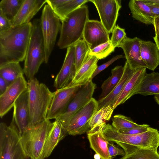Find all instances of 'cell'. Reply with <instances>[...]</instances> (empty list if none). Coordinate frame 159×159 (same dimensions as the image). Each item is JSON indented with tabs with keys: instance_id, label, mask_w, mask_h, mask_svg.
<instances>
[{
	"instance_id": "6da1fadb",
	"label": "cell",
	"mask_w": 159,
	"mask_h": 159,
	"mask_svg": "<svg viewBox=\"0 0 159 159\" xmlns=\"http://www.w3.org/2000/svg\"><path fill=\"white\" fill-rule=\"evenodd\" d=\"M32 26L30 22L0 33V66L25 60Z\"/></svg>"
},
{
	"instance_id": "7a4b0ae2",
	"label": "cell",
	"mask_w": 159,
	"mask_h": 159,
	"mask_svg": "<svg viewBox=\"0 0 159 159\" xmlns=\"http://www.w3.org/2000/svg\"><path fill=\"white\" fill-rule=\"evenodd\" d=\"M103 134L107 140L116 143L129 154L141 149L157 151L159 147V132L157 129L150 127L144 132L134 135L121 133L108 124L103 129Z\"/></svg>"
},
{
	"instance_id": "3957f363",
	"label": "cell",
	"mask_w": 159,
	"mask_h": 159,
	"mask_svg": "<svg viewBox=\"0 0 159 159\" xmlns=\"http://www.w3.org/2000/svg\"><path fill=\"white\" fill-rule=\"evenodd\" d=\"M29 128L47 118L54 93L36 78L28 80Z\"/></svg>"
},
{
	"instance_id": "277c9868",
	"label": "cell",
	"mask_w": 159,
	"mask_h": 159,
	"mask_svg": "<svg viewBox=\"0 0 159 159\" xmlns=\"http://www.w3.org/2000/svg\"><path fill=\"white\" fill-rule=\"evenodd\" d=\"M88 7L83 5L68 15L61 22L57 45L60 49L74 45L83 38L86 23L89 20Z\"/></svg>"
},
{
	"instance_id": "5b68a950",
	"label": "cell",
	"mask_w": 159,
	"mask_h": 159,
	"mask_svg": "<svg viewBox=\"0 0 159 159\" xmlns=\"http://www.w3.org/2000/svg\"><path fill=\"white\" fill-rule=\"evenodd\" d=\"M32 23V29L23 68L28 80L34 78L40 65L45 60V47L40 19H34Z\"/></svg>"
},
{
	"instance_id": "8992f818",
	"label": "cell",
	"mask_w": 159,
	"mask_h": 159,
	"mask_svg": "<svg viewBox=\"0 0 159 159\" xmlns=\"http://www.w3.org/2000/svg\"><path fill=\"white\" fill-rule=\"evenodd\" d=\"M52 124L46 118L20 134V143L26 156L33 159H42L45 141Z\"/></svg>"
},
{
	"instance_id": "52a82bcc",
	"label": "cell",
	"mask_w": 159,
	"mask_h": 159,
	"mask_svg": "<svg viewBox=\"0 0 159 159\" xmlns=\"http://www.w3.org/2000/svg\"><path fill=\"white\" fill-rule=\"evenodd\" d=\"M20 134L12 117L9 125L0 123V159H23L26 156L21 145Z\"/></svg>"
},
{
	"instance_id": "ba28073f",
	"label": "cell",
	"mask_w": 159,
	"mask_h": 159,
	"mask_svg": "<svg viewBox=\"0 0 159 159\" xmlns=\"http://www.w3.org/2000/svg\"><path fill=\"white\" fill-rule=\"evenodd\" d=\"M40 21L45 47L44 63L47 64L54 48L61 24L59 18L48 4L43 9Z\"/></svg>"
},
{
	"instance_id": "9c48e42d",
	"label": "cell",
	"mask_w": 159,
	"mask_h": 159,
	"mask_svg": "<svg viewBox=\"0 0 159 159\" xmlns=\"http://www.w3.org/2000/svg\"><path fill=\"white\" fill-rule=\"evenodd\" d=\"M96 84L90 79L79 89L65 112L58 119L65 129L73 116L93 98Z\"/></svg>"
},
{
	"instance_id": "30bf717a",
	"label": "cell",
	"mask_w": 159,
	"mask_h": 159,
	"mask_svg": "<svg viewBox=\"0 0 159 159\" xmlns=\"http://www.w3.org/2000/svg\"><path fill=\"white\" fill-rule=\"evenodd\" d=\"M98 102L93 98L72 117L65 128L68 134L75 136L84 134L90 128L92 117L98 108Z\"/></svg>"
},
{
	"instance_id": "8fae6325",
	"label": "cell",
	"mask_w": 159,
	"mask_h": 159,
	"mask_svg": "<svg viewBox=\"0 0 159 159\" xmlns=\"http://www.w3.org/2000/svg\"><path fill=\"white\" fill-rule=\"evenodd\" d=\"M82 86L70 84L65 87L57 89L54 92L47 119L49 120L56 119L63 114Z\"/></svg>"
},
{
	"instance_id": "7c38bea8",
	"label": "cell",
	"mask_w": 159,
	"mask_h": 159,
	"mask_svg": "<svg viewBox=\"0 0 159 159\" xmlns=\"http://www.w3.org/2000/svg\"><path fill=\"white\" fill-rule=\"evenodd\" d=\"M121 0H90L95 6L100 21L109 34L112 33L116 26L119 11L121 6Z\"/></svg>"
},
{
	"instance_id": "4fadbf2b",
	"label": "cell",
	"mask_w": 159,
	"mask_h": 159,
	"mask_svg": "<svg viewBox=\"0 0 159 159\" xmlns=\"http://www.w3.org/2000/svg\"><path fill=\"white\" fill-rule=\"evenodd\" d=\"M28 89V83L23 75L11 84L0 96V116L3 117L13 107L14 103L25 91Z\"/></svg>"
},
{
	"instance_id": "5bb4252c",
	"label": "cell",
	"mask_w": 159,
	"mask_h": 159,
	"mask_svg": "<svg viewBox=\"0 0 159 159\" xmlns=\"http://www.w3.org/2000/svg\"><path fill=\"white\" fill-rule=\"evenodd\" d=\"M83 39L90 50L110 41L109 34L101 22L94 20L86 22Z\"/></svg>"
},
{
	"instance_id": "9a60e30c",
	"label": "cell",
	"mask_w": 159,
	"mask_h": 159,
	"mask_svg": "<svg viewBox=\"0 0 159 159\" xmlns=\"http://www.w3.org/2000/svg\"><path fill=\"white\" fill-rule=\"evenodd\" d=\"M76 73L74 46L67 48L62 66L54 80V86L57 89L67 86L73 80Z\"/></svg>"
},
{
	"instance_id": "2e32d148",
	"label": "cell",
	"mask_w": 159,
	"mask_h": 159,
	"mask_svg": "<svg viewBox=\"0 0 159 159\" xmlns=\"http://www.w3.org/2000/svg\"><path fill=\"white\" fill-rule=\"evenodd\" d=\"M142 40L137 37H127L118 47L122 48L130 68L137 70L141 68H147L140 55V45Z\"/></svg>"
},
{
	"instance_id": "e0dca14e",
	"label": "cell",
	"mask_w": 159,
	"mask_h": 159,
	"mask_svg": "<svg viewBox=\"0 0 159 159\" xmlns=\"http://www.w3.org/2000/svg\"><path fill=\"white\" fill-rule=\"evenodd\" d=\"M13 117L20 134L29 128V109L28 89L24 92L15 102Z\"/></svg>"
},
{
	"instance_id": "ac0fdd59",
	"label": "cell",
	"mask_w": 159,
	"mask_h": 159,
	"mask_svg": "<svg viewBox=\"0 0 159 159\" xmlns=\"http://www.w3.org/2000/svg\"><path fill=\"white\" fill-rule=\"evenodd\" d=\"M106 123L97 125L87 131L90 146L100 159H112L109 154L107 144L109 141L104 137L103 129Z\"/></svg>"
},
{
	"instance_id": "d6986e66",
	"label": "cell",
	"mask_w": 159,
	"mask_h": 159,
	"mask_svg": "<svg viewBox=\"0 0 159 159\" xmlns=\"http://www.w3.org/2000/svg\"><path fill=\"white\" fill-rule=\"evenodd\" d=\"M46 3V0H24L16 15L11 21L13 27L30 22Z\"/></svg>"
},
{
	"instance_id": "ffe728a7",
	"label": "cell",
	"mask_w": 159,
	"mask_h": 159,
	"mask_svg": "<svg viewBox=\"0 0 159 159\" xmlns=\"http://www.w3.org/2000/svg\"><path fill=\"white\" fill-rule=\"evenodd\" d=\"M146 74L145 68H140L136 70L114 102L113 105L114 109L136 94L143 78Z\"/></svg>"
},
{
	"instance_id": "44dd1931",
	"label": "cell",
	"mask_w": 159,
	"mask_h": 159,
	"mask_svg": "<svg viewBox=\"0 0 159 159\" xmlns=\"http://www.w3.org/2000/svg\"><path fill=\"white\" fill-rule=\"evenodd\" d=\"M67 133L62 125L58 119L52 122L44 145L42 159L48 157L58 143L62 139Z\"/></svg>"
},
{
	"instance_id": "7402d4cb",
	"label": "cell",
	"mask_w": 159,
	"mask_h": 159,
	"mask_svg": "<svg viewBox=\"0 0 159 159\" xmlns=\"http://www.w3.org/2000/svg\"><path fill=\"white\" fill-rule=\"evenodd\" d=\"M89 2L88 0H46L61 21L69 14Z\"/></svg>"
},
{
	"instance_id": "603a6c76",
	"label": "cell",
	"mask_w": 159,
	"mask_h": 159,
	"mask_svg": "<svg viewBox=\"0 0 159 159\" xmlns=\"http://www.w3.org/2000/svg\"><path fill=\"white\" fill-rule=\"evenodd\" d=\"M140 55L147 68L153 71L159 65V51L153 42L142 40Z\"/></svg>"
},
{
	"instance_id": "cb8c5ba5",
	"label": "cell",
	"mask_w": 159,
	"mask_h": 159,
	"mask_svg": "<svg viewBox=\"0 0 159 159\" xmlns=\"http://www.w3.org/2000/svg\"><path fill=\"white\" fill-rule=\"evenodd\" d=\"M124 68L122 76L116 87L107 97L98 101V110L110 104L113 106L115 100L122 90L126 83L136 70L131 69L126 61Z\"/></svg>"
},
{
	"instance_id": "d4e9b609",
	"label": "cell",
	"mask_w": 159,
	"mask_h": 159,
	"mask_svg": "<svg viewBox=\"0 0 159 159\" xmlns=\"http://www.w3.org/2000/svg\"><path fill=\"white\" fill-rule=\"evenodd\" d=\"M135 19L146 25H153L154 18L149 6L142 0H131L128 4Z\"/></svg>"
},
{
	"instance_id": "484cf974",
	"label": "cell",
	"mask_w": 159,
	"mask_h": 159,
	"mask_svg": "<svg viewBox=\"0 0 159 159\" xmlns=\"http://www.w3.org/2000/svg\"><path fill=\"white\" fill-rule=\"evenodd\" d=\"M99 59L94 56H88L85 62L76 72L70 84L72 85H83L91 79L97 68Z\"/></svg>"
},
{
	"instance_id": "4316f807",
	"label": "cell",
	"mask_w": 159,
	"mask_h": 159,
	"mask_svg": "<svg viewBox=\"0 0 159 159\" xmlns=\"http://www.w3.org/2000/svg\"><path fill=\"white\" fill-rule=\"evenodd\" d=\"M137 94L144 96L159 95V73H147L136 93Z\"/></svg>"
},
{
	"instance_id": "83f0119b",
	"label": "cell",
	"mask_w": 159,
	"mask_h": 159,
	"mask_svg": "<svg viewBox=\"0 0 159 159\" xmlns=\"http://www.w3.org/2000/svg\"><path fill=\"white\" fill-rule=\"evenodd\" d=\"M124 71L122 66H116L111 70V75L102 85L101 94L98 100L105 98L113 90L121 80Z\"/></svg>"
},
{
	"instance_id": "f1b7e54d",
	"label": "cell",
	"mask_w": 159,
	"mask_h": 159,
	"mask_svg": "<svg viewBox=\"0 0 159 159\" xmlns=\"http://www.w3.org/2000/svg\"><path fill=\"white\" fill-rule=\"evenodd\" d=\"M24 73L19 62L9 63L0 66V76L10 85Z\"/></svg>"
},
{
	"instance_id": "f546056e",
	"label": "cell",
	"mask_w": 159,
	"mask_h": 159,
	"mask_svg": "<svg viewBox=\"0 0 159 159\" xmlns=\"http://www.w3.org/2000/svg\"><path fill=\"white\" fill-rule=\"evenodd\" d=\"M24 0H2L0 11L11 22L19 10Z\"/></svg>"
},
{
	"instance_id": "4dcf8cb0",
	"label": "cell",
	"mask_w": 159,
	"mask_h": 159,
	"mask_svg": "<svg viewBox=\"0 0 159 159\" xmlns=\"http://www.w3.org/2000/svg\"><path fill=\"white\" fill-rule=\"evenodd\" d=\"M112 120V125L117 130L149 127V125L147 124H138L133 121L130 118L121 114L114 116Z\"/></svg>"
},
{
	"instance_id": "1f68e13d",
	"label": "cell",
	"mask_w": 159,
	"mask_h": 159,
	"mask_svg": "<svg viewBox=\"0 0 159 159\" xmlns=\"http://www.w3.org/2000/svg\"><path fill=\"white\" fill-rule=\"evenodd\" d=\"M74 45L75 50V65L77 72L87 59L90 49L83 39L78 41Z\"/></svg>"
},
{
	"instance_id": "d6a6232c",
	"label": "cell",
	"mask_w": 159,
	"mask_h": 159,
	"mask_svg": "<svg viewBox=\"0 0 159 159\" xmlns=\"http://www.w3.org/2000/svg\"><path fill=\"white\" fill-rule=\"evenodd\" d=\"M114 109L111 104L104 106L97 111L91 118L90 122V128L104 123L110 119Z\"/></svg>"
},
{
	"instance_id": "836d02e7",
	"label": "cell",
	"mask_w": 159,
	"mask_h": 159,
	"mask_svg": "<svg viewBox=\"0 0 159 159\" xmlns=\"http://www.w3.org/2000/svg\"><path fill=\"white\" fill-rule=\"evenodd\" d=\"M115 48L109 41L90 49L88 56H94L99 60L102 59L113 52Z\"/></svg>"
},
{
	"instance_id": "e575fe53",
	"label": "cell",
	"mask_w": 159,
	"mask_h": 159,
	"mask_svg": "<svg viewBox=\"0 0 159 159\" xmlns=\"http://www.w3.org/2000/svg\"><path fill=\"white\" fill-rule=\"evenodd\" d=\"M120 159H159L157 151L149 149H141L126 154Z\"/></svg>"
},
{
	"instance_id": "d590c367",
	"label": "cell",
	"mask_w": 159,
	"mask_h": 159,
	"mask_svg": "<svg viewBox=\"0 0 159 159\" xmlns=\"http://www.w3.org/2000/svg\"><path fill=\"white\" fill-rule=\"evenodd\" d=\"M112 34L110 41L112 45L115 48L118 47L126 37L125 29L116 25L112 32Z\"/></svg>"
},
{
	"instance_id": "8d00e7d4",
	"label": "cell",
	"mask_w": 159,
	"mask_h": 159,
	"mask_svg": "<svg viewBox=\"0 0 159 159\" xmlns=\"http://www.w3.org/2000/svg\"><path fill=\"white\" fill-rule=\"evenodd\" d=\"M107 146L109 155L112 158L117 155L123 156L125 154L124 151L122 148H119L111 142L109 141Z\"/></svg>"
},
{
	"instance_id": "74e56055",
	"label": "cell",
	"mask_w": 159,
	"mask_h": 159,
	"mask_svg": "<svg viewBox=\"0 0 159 159\" xmlns=\"http://www.w3.org/2000/svg\"><path fill=\"white\" fill-rule=\"evenodd\" d=\"M124 57H125V56H124L122 55H117L113 57L107 62L100 65V66H98L94 73L93 74L92 77L91 79L93 78L100 72L106 68L116 60L120 58H124Z\"/></svg>"
},
{
	"instance_id": "f35d334b",
	"label": "cell",
	"mask_w": 159,
	"mask_h": 159,
	"mask_svg": "<svg viewBox=\"0 0 159 159\" xmlns=\"http://www.w3.org/2000/svg\"><path fill=\"white\" fill-rule=\"evenodd\" d=\"M12 27L11 21L0 11V33L8 31Z\"/></svg>"
},
{
	"instance_id": "ab89813d",
	"label": "cell",
	"mask_w": 159,
	"mask_h": 159,
	"mask_svg": "<svg viewBox=\"0 0 159 159\" xmlns=\"http://www.w3.org/2000/svg\"><path fill=\"white\" fill-rule=\"evenodd\" d=\"M143 127L130 129H121L118 131L119 132L126 134L134 135L148 131L149 128Z\"/></svg>"
},
{
	"instance_id": "60d3db41",
	"label": "cell",
	"mask_w": 159,
	"mask_h": 159,
	"mask_svg": "<svg viewBox=\"0 0 159 159\" xmlns=\"http://www.w3.org/2000/svg\"><path fill=\"white\" fill-rule=\"evenodd\" d=\"M147 4L150 8L154 19L159 17V4Z\"/></svg>"
},
{
	"instance_id": "b9f144b4",
	"label": "cell",
	"mask_w": 159,
	"mask_h": 159,
	"mask_svg": "<svg viewBox=\"0 0 159 159\" xmlns=\"http://www.w3.org/2000/svg\"><path fill=\"white\" fill-rule=\"evenodd\" d=\"M9 86L6 81L0 76V96L5 92Z\"/></svg>"
},
{
	"instance_id": "7bdbcfd3",
	"label": "cell",
	"mask_w": 159,
	"mask_h": 159,
	"mask_svg": "<svg viewBox=\"0 0 159 159\" xmlns=\"http://www.w3.org/2000/svg\"><path fill=\"white\" fill-rule=\"evenodd\" d=\"M153 25L155 34H159V16L154 19Z\"/></svg>"
},
{
	"instance_id": "ee69618b",
	"label": "cell",
	"mask_w": 159,
	"mask_h": 159,
	"mask_svg": "<svg viewBox=\"0 0 159 159\" xmlns=\"http://www.w3.org/2000/svg\"><path fill=\"white\" fill-rule=\"evenodd\" d=\"M146 3L159 4V0H142Z\"/></svg>"
},
{
	"instance_id": "f6af8a7d",
	"label": "cell",
	"mask_w": 159,
	"mask_h": 159,
	"mask_svg": "<svg viewBox=\"0 0 159 159\" xmlns=\"http://www.w3.org/2000/svg\"><path fill=\"white\" fill-rule=\"evenodd\" d=\"M153 39L159 51V34H155Z\"/></svg>"
},
{
	"instance_id": "bcb514c9",
	"label": "cell",
	"mask_w": 159,
	"mask_h": 159,
	"mask_svg": "<svg viewBox=\"0 0 159 159\" xmlns=\"http://www.w3.org/2000/svg\"><path fill=\"white\" fill-rule=\"evenodd\" d=\"M154 98L156 102L159 105V95H155Z\"/></svg>"
},
{
	"instance_id": "7dc6e473",
	"label": "cell",
	"mask_w": 159,
	"mask_h": 159,
	"mask_svg": "<svg viewBox=\"0 0 159 159\" xmlns=\"http://www.w3.org/2000/svg\"><path fill=\"white\" fill-rule=\"evenodd\" d=\"M23 159H32V158H31L29 157L26 156Z\"/></svg>"
},
{
	"instance_id": "c3c4849f",
	"label": "cell",
	"mask_w": 159,
	"mask_h": 159,
	"mask_svg": "<svg viewBox=\"0 0 159 159\" xmlns=\"http://www.w3.org/2000/svg\"><path fill=\"white\" fill-rule=\"evenodd\" d=\"M157 152L158 154L159 155V147L158 148L157 150Z\"/></svg>"
},
{
	"instance_id": "681fc988",
	"label": "cell",
	"mask_w": 159,
	"mask_h": 159,
	"mask_svg": "<svg viewBox=\"0 0 159 159\" xmlns=\"http://www.w3.org/2000/svg\"></svg>"
}]
</instances>
